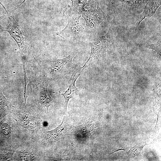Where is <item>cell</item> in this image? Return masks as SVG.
Returning a JSON list of instances; mask_svg holds the SVG:
<instances>
[{"label":"cell","mask_w":161,"mask_h":161,"mask_svg":"<svg viewBox=\"0 0 161 161\" xmlns=\"http://www.w3.org/2000/svg\"><path fill=\"white\" fill-rule=\"evenodd\" d=\"M75 8L85 20L90 32L96 31L106 15L100 6L98 0H71Z\"/></svg>","instance_id":"obj_1"},{"label":"cell","mask_w":161,"mask_h":161,"mask_svg":"<svg viewBox=\"0 0 161 161\" xmlns=\"http://www.w3.org/2000/svg\"><path fill=\"white\" fill-rule=\"evenodd\" d=\"M77 53L78 51H75L65 58L49 61L44 72L48 79L60 80L71 75L78 68L72 62Z\"/></svg>","instance_id":"obj_2"},{"label":"cell","mask_w":161,"mask_h":161,"mask_svg":"<svg viewBox=\"0 0 161 161\" xmlns=\"http://www.w3.org/2000/svg\"><path fill=\"white\" fill-rule=\"evenodd\" d=\"M31 77L30 86L31 92L36 96L38 103L48 112L49 107L52 105V100L48 91L49 80L44 72L39 71Z\"/></svg>","instance_id":"obj_3"},{"label":"cell","mask_w":161,"mask_h":161,"mask_svg":"<svg viewBox=\"0 0 161 161\" xmlns=\"http://www.w3.org/2000/svg\"><path fill=\"white\" fill-rule=\"evenodd\" d=\"M64 15L67 18L68 23L57 35L63 38L82 37L84 29L79 21L81 16L77 10L72 6H69L64 10Z\"/></svg>","instance_id":"obj_4"},{"label":"cell","mask_w":161,"mask_h":161,"mask_svg":"<svg viewBox=\"0 0 161 161\" xmlns=\"http://www.w3.org/2000/svg\"><path fill=\"white\" fill-rule=\"evenodd\" d=\"M114 31L112 26L109 28L104 35L96 38L90 43L91 52L89 57L84 64L80 68L83 70L92 61L105 54L114 42Z\"/></svg>","instance_id":"obj_5"},{"label":"cell","mask_w":161,"mask_h":161,"mask_svg":"<svg viewBox=\"0 0 161 161\" xmlns=\"http://www.w3.org/2000/svg\"><path fill=\"white\" fill-rule=\"evenodd\" d=\"M10 23L9 25L4 27L0 25V28L2 31L7 32L16 43L19 49L21 58L26 57L28 47L23 33L18 23L13 16L9 17Z\"/></svg>","instance_id":"obj_6"},{"label":"cell","mask_w":161,"mask_h":161,"mask_svg":"<svg viewBox=\"0 0 161 161\" xmlns=\"http://www.w3.org/2000/svg\"><path fill=\"white\" fill-rule=\"evenodd\" d=\"M82 69L78 68L71 75L69 80V85L67 89L64 93H61L64 97L65 100L64 104L65 112L66 114L67 108L69 100L73 98L75 95L79 92V90L75 86V82L83 71Z\"/></svg>","instance_id":"obj_7"},{"label":"cell","mask_w":161,"mask_h":161,"mask_svg":"<svg viewBox=\"0 0 161 161\" xmlns=\"http://www.w3.org/2000/svg\"><path fill=\"white\" fill-rule=\"evenodd\" d=\"M161 4V0H148L137 22L138 26L146 18L151 17L155 13Z\"/></svg>","instance_id":"obj_8"},{"label":"cell","mask_w":161,"mask_h":161,"mask_svg":"<svg viewBox=\"0 0 161 161\" xmlns=\"http://www.w3.org/2000/svg\"><path fill=\"white\" fill-rule=\"evenodd\" d=\"M148 0H120L123 7L128 11L138 10L144 7Z\"/></svg>","instance_id":"obj_9"},{"label":"cell","mask_w":161,"mask_h":161,"mask_svg":"<svg viewBox=\"0 0 161 161\" xmlns=\"http://www.w3.org/2000/svg\"><path fill=\"white\" fill-rule=\"evenodd\" d=\"M63 121L56 129L47 132L46 138L50 140H57L61 139L65 132L63 131Z\"/></svg>","instance_id":"obj_10"},{"label":"cell","mask_w":161,"mask_h":161,"mask_svg":"<svg viewBox=\"0 0 161 161\" xmlns=\"http://www.w3.org/2000/svg\"><path fill=\"white\" fill-rule=\"evenodd\" d=\"M13 106L0 90V115L7 114Z\"/></svg>","instance_id":"obj_11"},{"label":"cell","mask_w":161,"mask_h":161,"mask_svg":"<svg viewBox=\"0 0 161 161\" xmlns=\"http://www.w3.org/2000/svg\"><path fill=\"white\" fill-rule=\"evenodd\" d=\"M21 60L22 63L23 75L24 78V104L25 105L26 103V100L27 96L26 93V87L29 81V79L26 74V57H23L21 58Z\"/></svg>","instance_id":"obj_12"},{"label":"cell","mask_w":161,"mask_h":161,"mask_svg":"<svg viewBox=\"0 0 161 161\" xmlns=\"http://www.w3.org/2000/svg\"><path fill=\"white\" fill-rule=\"evenodd\" d=\"M145 48L152 49L155 51L157 53V57L160 59L161 57V39L160 36H159L158 40L156 42L145 46Z\"/></svg>","instance_id":"obj_13"},{"label":"cell","mask_w":161,"mask_h":161,"mask_svg":"<svg viewBox=\"0 0 161 161\" xmlns=\"http://www.w3.org/2000/svg\"><path fill=\"white\" fill-rule=\"evenodd\" d=\"M24 121V124L26 127L28 129L35 128L37 126L35 121L31 119H27Z\"/></svg>","instance_id":"obj_14"},{"label":"cell","mask_w":161,"mask_h":161,"mask_svg":"<svg viewBox=\"0 0 161 161\" xmlns=\"http://www.w3.org/2000/svg\"><path fill=\"white\" fill-rule=\"evenodd\" d=\"M11 127L7 123H4L3 124L1 127V129L2 132L4 134L7 135L11 130Z\"/></svg>","instance_id":"obj_15"},{"label":"cell","mask_w":161,"mask_h":161,"mask_svg":"<svg viewBox=\"0 0 161 161\" xmlns=\"http://www.w3.org/2000/svg\"><path fill=\"white\" fill-rule=\"evenodd\" d=\"M6 15H5L1 16H0V21L1 20L4 16H6Z\"/></svg>","instance_id":"obj_16"},{"label":"cell","mask_w":161,"mask_h":161,"mask_svg":"<svg viewBox=\"0 0 161 161\" xmlns=\"http://www.w3.org/2000/svg\"></svg>","instance_id":"obj_17"}]
</instances>
